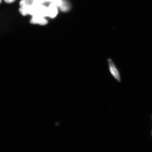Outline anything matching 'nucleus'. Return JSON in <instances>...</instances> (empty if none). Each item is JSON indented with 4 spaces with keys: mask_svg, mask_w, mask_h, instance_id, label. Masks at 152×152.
Masks as SVG:
<instances>
[{
    "mask_svg": "<svg viewBox=\"0 0 152 152\" xmlns=\"http://www.w3.org/2000/svg\"><path fill=\"white\" fill-rule=\"evenodd\" d=\"M107 62L110 73L114 78L120 82L121 81L120 73L115 64L111 58H108Z\"/></svg>",
    "mask_w": 152,
    "mask_h": 152,
    "instance_id": "nucleus-1",
    "label": "nucleus"
},
{
    "mask_svg": "<svg viewBox=\"0 0 152 152\" xmlns=\"http://www.w3.org/2000/svg\"><path fill=\"white\" fill-rule=\"evenodd\" d=\"M30 23L33 24H39L41 26H44L48 23V21L45 17L39 16V15H34L33 16Z\"/></svg>",
    "mask_w": 152,
    "mask_h": 152,
    "instance_id": "nucleus-2",
    "label": "nucleus"
},
{
    "mask_svg": "<svg viewBox=\"0 0 152 152\" xmlns=\"http://www.w3.org/2000/svg\"><path fill=\"white\" fill-rule=\"evenodd\" d=\"M58 14V10L56 4L54 3L51 4L48 9L47 17L51 18H56Z\"/></svg>",
    "mask_w": 152,
    "mask_h": 152,
    "instance_id": "nucleus-3",
    "label": "nucleus"
},
{
    "mask_svg": "<svg viewBox=\"0 0 152 152\" xmlns=\"http://www.w3.org/2000/svg\"><path fill=\"white\" fill-rule=\"evenodd\" d=\"M35 1V0H21L20 3V7H30L34 4Z\"/></svg>",
    "mask_w": 152,
    "mask_h": 152,
    "instance_id": "nucleus-4",
    "label": "nucleus"
},
{
    "mask_svg": "<svg viewBox=\"0 0 152 152\" xmlns=\"http://www.w3.org/2000/svg\"><path fill=\"white\" fill-rule=\"evenodd\" d=\"M15 1H16V0H4V1L5 2L7 3H12Z\"/></svg>",
    "mask_w": 152,
    "mask_h": 152,
    "instance_id": "nucleus-5",
    "label": "nucleus"
},
{
    "mask_svg": "<svg viewBox=\"0 0 152 152\" xmlns=\"http://www.w3.org/2000/svg\"><path fill=\"white\" fill-rule=\"evenodd\" d=\"M1 0H0V4H1Z\"/></svg>",
    "mask_w": 152,
    "mask_h": 152,
    "instance_id": "nucleus-6",
    "label": "nucleus"
}]
</instances>
